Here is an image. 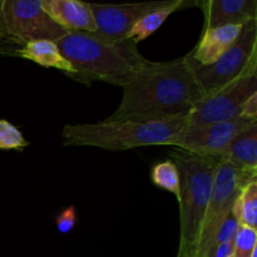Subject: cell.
Wrapping results in <instances>:
<instances>
[{"label": "cell", "mask_w": 257, "mask_h": 257, "mask_svg": "<svg viewBox=\"0 0 257 257\" xmlns=\"http://www.w3.org/2000/svg\"><path fill=\"white\" fill-rule=\"evenodd\" d=\"M168 3L170 0H148L125 4L89 3V7L98 34L114 40H125L128 33L141 18Z\"/></svg>", "instance_id": "30bf717a"}, {"label": "cell", "mask_w": 257, "mask_h": 257, "mask_svg": "<svg viewBox=\"0 0 257 257\" xmlns=\"http://www.w3.org/2000/svg\"><path fill=\"white\" fill-rule=\"evenodd\" d=\"M211 257H233V242H225L217 245Z\"/></svg>", "instance_id": "cb8c5ba5"}, {"label": "cell", "mask_w": 257, "mask_h": 257, "mask_svg": "<svg viewBox=\"0 0 257 257\" xmlns=\"http://www.w3.org/2000/svg\"><path fill=\"white\" fill-rule=\"evenodd\" d=\"M171 156L181 177L180 195L177 197L181 226L178 257H196L212 192L213 176L221 158L196 155L178 148L172 151Z\"/></svg>", "instance_id": "277c9868"}, {"label": "cell", "mask_w": 257, "mask_h": 257, "mask_svg": "<svg viewBox=\"0 0 257 257\" xmlns=\"http://www.w3.org/2000/svg\"><path fill=\"white\" fill-rule=\"evenodd\" d=\"M28 146L29 142L15 125L0 119V150L23 151Z\"/></svg>", "instance_id": "ffe728a7"}, {"label": "cell", "mask_w": 257, "mask_h": 257, "mask_svg": "<svg viewBox=\"0 0 257 257\" xmlns=\"http://www.w3.org/2000/svg\"><path fill=\"white\" fill-rule=\"evenodd\" d=\"M206 2H207V0H202V3H201V5H200V9L203 7V5L206 4Z\"/></svg>", "instance_id": "83f0119b"}, {"label": "cell", "mask_w": 257, "mask_h": 257, "mask_svg": "<svg viewBox=\"0 0 257 257\" xmlns=\"http://www.w3.org/2000/svg\"><path fill=\"white\" fill-rule=\"evenodd\" d=\"M187 8H192L191 7V0H170L168 4L163 5V7L158 8L156 10H152L151 13L146 14L145 17L141 18L133 25L131 32L128 33L127 39L137 45L138 43L152 35L156 30L160 29L171 14H173L177 10L187 9Z\"/></svg>", "instance_id": "2e32d148"}, {"label": "cell", "mask_w": 257, "mask_h": 257, "mask_svg": "<svg viewBox=\"0 0 257 257\" xmlns=\"http://www.w3.org/2000/svg\"><path fill=\"white\" fill-rule=\"evenodd\" d=\"M203 29L226 24L243 25L257 19V0H207L201 8Z\"/></svg>", "instance_id": "8fae6325"}, {"label": "cell", "mask_w": 257, "mask_h": 257, "mask_svg": "<svg viewBox=\"0 0 257 257\" xmlns=\"http://www.w3.org/2000/svg\"><path fill=\"white\" fill-rule=\"evenodd\" d=\"M187 118V117H186ZM186 118L151 120L138 118L105 119L63 127L64 146H87L108 151H127L146 146H171L186 128Z\"/></svg>", "instance_id": "3957f363"}, {"label": "cell", "mask_w": 257, "mask_h": 257, "mask_svg": "<svg viewBox=\"0 0 257 257\" xmlns=\"http://www.w3.org/2000/svg\"><path fill=\"white\" fill-rule=\"evenodd\" d=\"M255 59H257V19L248 20L243 24L235 44L213 64H197L191 54L193 72L205 92V97L236 79Z\"/></svg>", "instance_id": "52a82bcc"}, {"label": "cell", "mask_w": 257, "mask_h": 257, "mask_svg": "<svg viewBox=\"0 0 257 257\" xmlns=\"http://www.w3.org/2000/svg\"><path fill=\"white\" fill-rule=\"evenodd\" d=\"M14 55L37 63L42 67L62 70L68 77L73 75L72 65L63 57L59 48H58L57 42H53V40H33V42H29L20 47L19 49H15Z\"/></svg>", "instance_id": "5bb4252c"}, {"label": "cell", "mask_w": 257, "mask_h": 257, "mask_svg": "<svg viewBox=\"0 0 257 257\" xmlns=\"http://www.w3.org/2000/svg\"><path fill=\"white\" fill-rule=\"evenodd\" d=\"M232 215L240 225L257 230V178L243 186L232 207Z\"/></svg>", "instance_id": "e0dca14e"}, {"label": "cell", "mask_w": 257, "mask_h": 257, "mask_svg": "<svg viewBox=\"0 0 257 257\" xmlns=\"http://www.w3.org/2000/svg\"><path fill=\"white\" fill-rule=\"evenodd\" d=\"M257 93V59L242 74L207 94L186 118V127H202L240 117L243 103Z\"/></svg>", "instance_id": "8992f818"}, {"label": "cell", "mask_w": 257, "mask_h": 257, "mask_svg": "<svg viewBox=\"0 0 257 257\" xmlns=\"http://www.w3.org/2000/svg\"><path fill=\"white\" fill-rule=\"evenodd\" d=\"M251 257H257V248H256L255 251H253V252H252V255H251Z\"/></svg>", "instance_id": "4316f807"}, {"label": "cell", "mask_w": 257, "mask_h": 257, "mask_svg": "<svg viewBox=\"0 0 257 257\" xmlns=\"http://www.w3.org/2000/svg\"><path fill=\"white\" fill-rule=\"evenodd\" d=\"M5 0H0V54L3 53V42H4V32H3V4Z\"/></svg>", "instance_id": "d4e9b609"}, {"label": "cell", "mask_w": 257, "mask_h": 257, "mask_svg": "<svg viewBox=\"0 0 257 257\" xmlns=\"http://www.w3.org/2000/svg\"><path fill=\"white\" fill-rule=\"evenodd\" d=\"M256 178L257 173L241 170L221 158L213 176L212 192L201 230L196 257L212 256L218 228L232 212L233 203L243 186Z\"/></svg>", "instance_id": "5b68a950"}, {"label": "cell", "mask_w": 257, "mask_h": 257, "mask_svg": "<svg viewBox=\"0 0 257 257\" xmlns=\"http://www.w3.org/2000/svg\"><path fill=\"white\" fill-rule=\"evenodd\" d=\"M75 223H77V211L73 205L65 207L55 218L57 230L63 235L69 233L74 228Z\"/></svg>", "instance_id": "7402d4cb"}, {"label": "cell", "mask_w": 257, "mask_h": 257, "mask_svg": "<svg viewBox=\"0 0 257 257\" xmlns=\"http://www.w3.org/2000/svg\"><path fill=\"white\" fill-rule=\"evenodd\" d=\"M205 98L191 53L168 62H150L123 87L119 107L109 119L170 120L186 118Z\"/></svg>", "instance_id": "6da1fadb"}, {"label": "cell", "mask_w": 257, "mask_h": 257, "mask_svg": "<svg viewBox=\"0 0 257 257\" xmlns=\"http://www.w3.org/2000/svg\"><path fill=\"white\" fill-rule=\"evenodd\" d=\"M73 68V78L90 84L95 80L124 87L148 60L131 40H114L97 32H68L57 42Z\"/></svg>", "instance_id": "7a4b0ae2"}, {"label": "cell", "mask_w": 257, "mask_h": 257, "mask_svg": "<svg viewBox=\"0 0 257 257\" xmlns=\"http://www.w3.org/2000/svg\"><path fill=\"white\" fill-rule=\"evenodd\" d=\"M240 117L250 120H257V93L251 95L241 108Z\"/></svg>", "instance_id": "603a6c76"}, {"label": "cell", "mask_w": 257, "mask_h": 257, "mask_svg": "<svg viewBox=\"0 0 257 257\" xmlns=\"http://www.w3.org/2000/svg\"><path fill=\"white\" fill-rule=\"evenodd\" d=\"M238 227H240V222L236 220V217L231 212L230 216L223 221L222 225L218 228L217 237H216V246L220 245V243L232 242L236 233H237Z\"/></svg>", "instance_id": "44dd1931"}, {"label": "cell", "mask_w": 257, "mask_h": 257, "mask_svg": "<svg viewBox=\"0 0 257 257\" xmlns=\"http://www.w3.org/2000/svg\"><path fill=\"white\" fill-rule=\"evenodd\" d=\"M257 120L237 117L232 120L212 123L202 127H186L176 140L173 147L202 156L220 157L233 138Z\"/></svg>", "instance_id": "9c48e42d"}, {"label": "cell", "mask_w": 257, "mask_h": 257, "mask_svg": "<svg viewBox=\"0 0 257 257\" xmlns=\"http://www.w3.org/2000/svg\"><path fill=\"white\" fill-rule=\"evenodd\" d=\"M221 158L241 170L257 173V123L238 133Z\"/></svg>", "instance_id": "9a60e30c"}, {"label": "cell", "mask_w": 257, "mask_h": 257, "mask_svg": "<svg viewBox=\"0 0 257 257\" xmlns=\"http://www.w3.org/2000/svg\"><path fill=\"white\" fill-rule=\"evenodd\" d=\"M243 25L226 24L203 29L202 37L191 52L193 60L200 65L213 64L238 39Z\"/></svg>", "instance_id": "4fadbf2b"}, {"label": "cell", "mask_w": 257, "mask_h": 257, "mask_svg": "<svg viewBox=\"0 0 257 257\" xmlns=\"http://www.w3.org/2000/svg\"><path fill=\"white\" fill-rule=\"evenodd\" d=\"M232 242L233 257H251L257 248V230L240 225Z\"/></svg>", "instance_id": "d6986e66"}, {"label": "cell", "mask_w": 257, "mask_h": 257, "mask_svg": "<svg viewBox=\"0 0 257 257\" xmlns=\"http://www.w3.org/2000/svg\"><path fill=\"white\" fill-rule=\"evenodd\" d=\"M201 3H202V0H191V7L200 8Z\"/></svg>", "instance_id": "484cf974"}, {"label": "cell", "mask_w": 257, "mask_h": 257, "mask_svg": "<svg viewBox=\"0 0 257 257\" xmlns=\"http://www.w3.org/2000/svg\"><path fill=\"white\" fill-rule=\"evenodd\" d=\"M2 17L4 40L20 47L39 39L58 42L68 33L47 14L40 0H5Z\"/></svg>", "instance_id": "ba28073f"}, {"label": "cell", "mask_w": 257, "mask_h": 257, "mask_svg": "<svg viewBox=\"0 0 257 257\" xmlns=\"http://www.w3.org/2000/svg\"><path fill=\"white\" fill-rule=\"evenodd\" d=\"M151 180L153 185L172 193L176 197L180 195V172L172 160H166L153 166L151 171Z\"/></svg>", "instance_id": "ac0fdd59"}, {"label": "cell", "mask_w": 257, "mask_h": 257, "mask_svg": "<svg viewBox=\"0 0 257 257\" xmlns=\"http://www.w3.org/2000/svg\"><path fill=\"white\" fill-rule=\"evenodd\" d=\"M47 14L68 32H95L89 3L83 0H40Z\"/></svg>", "instance_id": "7c38bea8"}]
</instances>
